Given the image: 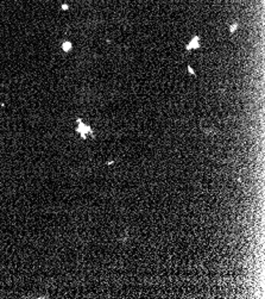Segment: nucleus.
Masks as SVG:
<instances>
[{
    "instance_id": "obj_1",
    "label": "nucleus",
    "mask_w": 265,
    "mask_h": 299,
    "mask_svg": "<svg viewBox=\"0 0 265 299\" xmlns=\"http://www.w3.org/2000/svg\"><path fill=\"white\" fill-rule=\"evenodd\" d=\"M64 52H71V42H64L62 45Z\"/></svg>"
}]
</instances>
